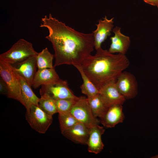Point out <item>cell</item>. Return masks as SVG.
I'll use <instances>...</instances> for the list:
<instances>
[{"label":"cell","mask_w":158,"mask_h":158,"mask_svg":"<svg viewBox=\"0 0 158 158\" xmlns=\"http://www.w3.org/2000/svg\"><path fill=\"white\" fill-rule=\"evenodd\" d=\"M40 26L45 28L49 35L45 38L54 50L56 67L63 64H81L91 55L94 47L92 33L79 32L53 17L51 13L41 19Z\"/></svg>","instance_id":"6da1fadb"},{"label":"cell","mask_w":158,"mask_h":158,"mask_svg":"<svg viewBox=\"0 0 158 158\" xmlns=\"http://www.w3.org/2000/svg\"><path fill=\"white\" fill-rule=\"evenodd\" d=\"M129 64L125 54H114L101 47L94 55H90L81 65L85 74L99 90L107 83L115 81Z\"/></svg>","instance_id":"7a4b0ae2"},{"label":"cell","mask_w":158,"mask_h":158,"mask_svg":"<svg viewBox=\"0 0 158 158\" xmlns=\"http://www.w3.org/2000/svg\"><path fill=\"white\" fill-rule=\"evenodd\" d=\"M38 54L33 48L32 43L23 39H20L8 50L0 55V60L12 64L30 57L36 56Z\"/></svg>","instance_id":"3957f363"},{"label":"cell","mask_w":158,"mask_h":158,"mask_svg":"<svg viewBox=\"0 0 158 158\" xmlns=\"http://www.w3.org/2000/svg\"><path fill=\"white\" fill-rule=\"evenodd\" d=\"M26 119L33 129L45 133L52 123V116L44 112L38 106L31 105L26 109Z\"/></svg>","instance_id":"277c9868"},{"label":"cell","mask_w":158,"mask_h":158,"mask_svg":"<svg viewBox=\"0 0 158 158\" xmlns=\"http://www.w3.org/2000/svg\"><path fill=\"white\" fill-rule=\"evenodd\" d=\"M70 113L79 122L89 128L98 125L100 121L94 115L85 97H79L72 107Z\"/></svg>","instance_id":"5b68a950"},{"label":"cell","mask_w":158,"mask_h":158,"mask_svg":"<svg viewBox=\"0 0 158 158\" xmlns=\"http://www.w3.org/2000/svg\"><path fill=\"white\" fill-rule=\"evenodd\" d=\"M0 75L8 86V93L7 97L16 100L21 103L19 80L10 64L0 60Z\"/></svg>","instance_id":"8992f818"},{"label":"cell","mask_w":158,"mask_h":158,"mask_svg":"<svg viewBox=\"0 0 158 158\" xmlns=\"http://www.w3.org/2000/svg\"><path fill=\"white\" fill-rule=\"evenodd\" d=\"M40 95L46 94L54 100L59 99H76L75 96L69 87L67 82L61 79L55 83L42 85L40 89Z\"/></svg>","instance_id":"52a82bcc"},{"label":"cell","mask_w":158,"mask_h":158,"mask_svg":"<svg viewBox=\"0 0 158 158\" xmlns=\"http://www.w3.org/2000/svg\"><path fill=\"white\" fill-rule=\"evenodd\" d=\"M116 80V87L126 99L136 97L138 93V85L133 74L127 71H123Z\"/></svg>","instance_id":"ba28073f"},{"label":"cell","mask_w":158,"mask_h":158,"mask_svg":"<svg viewBox=\"0 0 158 158\" xmlns=\"http://www.w3.org/2000/svg\"><path fill=\"white\" fill-rule=\"evenodd\" d=\"M115 82V81L110 82L99 90L100 96L108 107L116 104L122 105L126 100L118 90Z\"/></svg>","instance_id":"9c48e42d"},{"label":"cell","mask_w":158,"mask_h":158,"mask_svg":"<svg viewBox=\"0 0 158 158\" xmlns=\"http://www.w3.org/2000/svg\"><path fill=\"white\" fill-rule=\"evenodd\" d=\"M36 57L31 56L21 62L10 64L13 70L24 78L31 86L37 72Z\"/></svg>","instance_id":"30bf717a"},{"label":"cell","mask_w":158,"mask_h":158,"mask_svg":"<svg viewBox=\"0 0 158 158\" xmlns=\"http://www.w3.org/2000/svg\"><path fill=\"white\" fill-rule=\"evenodd\" d=\"M103 20H98V23L96 25L97 28L92 32L94 39V47L96 50L101 47L102 44L105 41L107 37L111 34L114 27L113 19H108L105 16Z\"/></svg>","instance_id":"8fae6325"},{"label":"cell","mask_w":158,"mask_h":158,"mask_svg":"<svg viewBox=\"0 0 158 158\" xmlns=\"http://www.w3.org/2000/svg\"><path fill=\"white\" fill-rule=\"evenodd\" d=\"M90 129L83 124L78 122L73 127L61 133L67 138L76 143L87 145Z\"/></svg>","instance_id":"7c38bea8"},{"label":"cell","mask_w":158,"mask_h":158,"mask_svg":"<svg viewBox=\"0 0 158 158\" xmlns=\"http://www.w3.org/2000/svg\"><path fill=\"white\" fill-rule=\"evenodd\" d=\"M121 28L116 26L112 31L114 35L110 37L111 44L108 51L111 53H118L125 54L127 51L130 44V37L121 33Z\"/></svg>","instance_id":"4fadbf2b"},{"label":"cell","mask_w":158,"mask_h":158,"mask_svg":"<svg viewBox=\"0 0 158 158\" xmlns=\"http://www.w3.org/2000/svg\"><path fill=\"white\" fill-rule=\"evenodd\" d=\"M54 66L51 68L38 69L35 74L32 86L36 89L40 86L52 84L61 80Z\"/></svg>","instance_id":"5bb4252c"},{"label":"cell","mask_w":158,"mask_h":158,"mask_svg":"<svg viewBox=\"0 0 158 158\" xmlns=\"http://www.w3.org/2000/svg\"><path fill=\"white\" fill-rule=\"evenodd\" d=\"M124 118L122 105L116 104L109 108L104 116L100 118V122L104 127L112 128L123 122Z\"/></svg>","instance_id":"9a60e30c"},{"label":"cell","mask_w":158,"mask_h":158,"mask_svg":"<svg viewBox=\"0 0 158 158\" xmlns=\"http://www.w3.org/2000/svg\"><path fill=\"white\" fill-rule=\"evenodd\" d=\"M105 130L103 127L97 125L90 129V133L87 145V150L90 153L97 154L103 149L104 145L101 139V136Z\"/></svg>","instance_id":"2e32d148"},{"label":"cell","mask_w":158,"mask_h":158,"mask_svg":"<svg viewBox=\"0 0 158 158\" xmlns=\"http://www.w3.org/2000/svg\"><path fill=\"white\" fill-rule=\"evenodd\" d=\"M16 73L20 81L22 100L21 104L26 109L32 104L38 106L40 98L34 93L31 89V86L24 78Z\"/></svg>","instance_id":"e0dca14e"},{"label":"cell","mask_w":158,"mask_h":158,"mask_svg":"<svg viewBox=\"0 0 158 158\" xmlns=\"http://www.w3.org/2000/svg\"><path fill=\"white\" fill-rule=\"evenodd\" d=\"M74 66L80 73L83 80L80 86L81 92L87 97L94 96L99 94V90L95 86L83 71L80 64H75Z\"/></svg>","instance_id":"ac0fdd59"},{"label":"cell","mask_w":158,"mask_h":158,"mask_svg":"<svg viewBox=\"0 0 158 158\" xmlns=\"http://www.w3.org/2000/svg\"><path fill=\"white\" fill-rule=\"evenodd\" d=\"M87 99L94 116L96 118H101L109 107L104 102L99 94L93 97H87Z\"/></svg>","instance_id":"d6986e66"},{"label":"cell","mask_w":158,"mask_h":158,"mask_svg":"<svg viewBox=\"0 0 158 158\" xmlns=\"http://www.w3.org/2000/svg\"><path fill=\"white\" fill-rule=\"evenodd\" d=\"M54 57V55L50 52L47 48L43 49L36 57L38 69L52 68Z\"/></svg>","instance_id":"ffe728a7"},{"label":"cell","mask_w":158,"mask_h":158,"mask_svg":"<svg viewBox=\"0 0 158 158\" xmlns=\"http://www.w3.org/2000/svg\"><path fill=\"white\" fill-rule=\"evenodd\" d=\"M38 106L44 112L51 116L58 113L55 100L46 94L41 95Z\"/></svg>","instance_id":"44dd1931"},{"label":"cell","mask_w":158,"mask_h":158,"mask_svg":"<svg viewBox=\"0 0 158 158\" xmlns=\"http://www.w3.org/2000/svg\"><path fill=\"white\" fill-rule=\"evenodd\" d=\"M58 113L61 133L69 129L79 122L70 113Z\"/></svg>","instance_id":"7402d4cb"},{"label":"cell","mask_w":158,"mask_h":158,"mask_svg":"<svg viewBox=\"0 0 158 158\" xmlns=\"http://www.w3.org/2000/svg\"><path fill=\"white\" fill-rule=\"evenodd\" d=\"M78 98L55 100L58 113H70L72 107Z\"/></svg>","instance_id":"603a6c76"},{"label":"cell","mask_w":158,"mask_h":158,"mask_svg":"<svg viewBox=\"0 0 158 158\" xmlns=\"http://www.w3.org/2000/svg\"><path fill=\"white\" fill-rule=\"evenodd\" d=\"M8 86L5 81L0 77V94L8 96Z\"/></svg>","instance_id":"cb8c5ba5"},{"label":"cell","mask_w":158,"mask_h":158,"mask_svg":"<svg viewBox=\"0 0 158 158\" xmlns=\"http://www.w3.org/2000/svg\"><path fill=\"white\" fill-rule=\"evenodd\" d=\"M146 3L158 7V0H144Z\"/></svg>","instance_id":"d4e9b609"},{"label":"cell","mask_w":158,"mask_h":158,"mask_svg":"<svg viewBox=\"0 0 158 158\" xmlns=\"http://www.w3.org/2000/svg\"><path fill=\"white\" fill-rule=\"evenodd\" d=\"M151 158H158V154L152 157Z\"/></svg>","instance_id":"484cf974"}]
</instances>
